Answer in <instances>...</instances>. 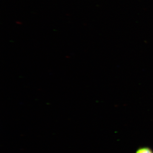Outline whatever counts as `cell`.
Here are the masks:
<instances>
[{"label": "cell", "mask_w": 153, "mask_h": 153, "mask_svg": "<svg viewBox=\"0 0 153 153\" xmlns=\"http://www.w3.org/2000/svg\"><path fill=\"white\" fill-rule=\"evenodd\" d=\"M135 153H153V150L149 147L142 146L138 148Z\"/></svg>", "instance_id": "cell-1"}]
</instances>
